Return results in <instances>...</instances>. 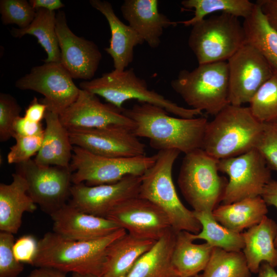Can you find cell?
Returning a JSON list of instances; mask_svg holds the SVG:
<instances>
[{"label": "cell", "instance_id": "40", "mask_svg": "<svg viewBox=\"0 0 277 277\" xmlns=\"http://www.w3.org/2000/svg\"><path fill=\"white\" fill-rule=\"evenodd\" d=\"M38 248V241L31 235L22 236L14 243L13 250L16 260L33 266Z\"/></svg>", "mask_w": 277, "mask_h": 277}, {"label": "cell", "instance_id": "17", "mask_svg": "<svg viewBox=\"0 0 277 277\" xmlns=\"http://www.w3.org/2000/svg\"><path fill=\"white\" fill-rule=\"evenodd\" d=\"M106 218L135 237L155 241L172 228L168 217L159 207L139 196L122 203Z\"/></svg>", "mask_w": 277, "mask_h": 277}, {"label": "cell", "instance_id": "19", "mask_svg": "<svg viewBox=\"0 0 277 277\" xmlns=\"http://www.w3.org/2000/svg\"><path fill=\"white\" fill-rule=\"evenodd\" d=\"M50 215L53 221V231L70 240H93L107 236L121 228L107 218L85 213L69 203Z\"/></svg>", "mask_w": 277, "mask_h": 277}, {"label": "cell", "instance_id": "36", "mask_svg": "<svg viewBox=\"0 0 277 277\" xmlns=\"http://www.w3.org/2000/svg\"><path fill=\"white\" fill-rule=\"evenodd\" d=\"M22 108L16 99L8 93H0V141L13 137V126Z\"/></svg>", "mask_w": 277, "mask_h": 277}, {"label": "cell", "instance_id": "11", "mask_svg": "<svg viewBox=\"0 0 277 277\" xmlns=\"http://www.w3.org/2000/svg\"><path fill=\"white\" fill-rule=\"evenodd\" d=\"M17 173L27 181L28 194L49 215L65 204L72 185L70 167L41 166L30 159L17 165Z\"/></svg>", "mask_w": 277, "mask_h": 277}, {"label": "cell", "instance_id": "44", "mask_svg": "<svg viewBox=\"0 0 277 277\" xmlns=\"http://www.w3.org/2000/svg\"><path fill=\"white\" fill-rule=\"evenodd\" d=\"M267 206H273L277 209V181L271 180L265 187L261 195ZM277 243V235L275 245Z\"/></svg>", "mask_w": 277, "mask_h": 277}, {"label": "cell", "instance_id": "4", "mask_svg": "<svg viewBox=\"0 0 277 277\" xmlns=\"http://www.w3.org/2000/svg\"><path fill=\"white\" fill-rule=\"evenodd\" d=\"M180 153L175 149L158 151L154 164L141 176L138 196L159 207L175 232L184 230L197 234L202 226L193 211L181 202L173 181V166Z\"/></svg>", "mask_w": 277, "mask_h": 277}, {"label": "cell", "instance_id": "33", "mask_svg": "<svg viewBox=\"0 0 277 277\" xmlns=\"http://www.w3.org/2000/svg\"><path fill=\"white\" fill-rule=\"evenodd\" d=\"M251 273L242 251L214 247L202 274L203 277H251Z\"/></svg>", "mask_w": 277, "mask_h": 277}, {"label": "cell", "instance_id": "10", "mask_svg": "<svg viewBox=\"0 0 277 277\" xmlns=\"http://www.w3.org/2000/svg\"><path fill=\"white\" fill-rule=\"evenodd\" d=\"M218 168L229 177L223 204L261 196L272 180L271 169L256 148L239 156L219 160Z\"/></svg>", "mask_w": 277, "mask_h": 277}, {"label": "cell", "instance_id": "41", "mask_svg": "<svg viewBox=\"0 0 277 277\" xmlns=\"http://www.w3.org/2000/svg\"><path fill=\"white\" fill-rule=\"evenodd\" d=\"M13 130V137L15 135L31 136L43 133L44 129L41 123L32 122L24 116H20L14 123Z\"/></svg>", "mask_w": 277, "mask_h": 277}, {"label": "cell", "instance_id": "24", "mask_svg": "<svg viewBox=\"0 0 277 277\" xmlns=\"http://www.w3.org/2000/svg\"><path fill=\"white\" fill-rule=\"evenodd\" d=\"M42 144L34 161L39 166L70 167L73 146L59 115L47 111Z\"/></svg>", "mask_w": 277, "mask_h": 277}, {"label": "cell", "instance_id": "27", "mask_svg": "<svg viewBox=\"0 0 277 277\" xmlns=\"http://www.w3.org/2000/svg\"><path fill=\"white\" fill-rule=\"evenodd\" d=\"M268 212L267 204L259 196L220 205L212 214L217 222L227 228L242 233L244 229L259 224Z\"/></svg>", "mask_w": 277, "mask_h": 277}, {"label": "cell", "instance_id": "42", "mask_svg": "<svg viewBox=\"0 0 277 277\" xmlns=\"http://www.w3.org/2000/svg\"><path fill=\"white\" fill-rule=\"evenodd\" d=\"M255 3L269 25L277 32V0H258Z\"/></svg>", "mask_w": 277, "mask_h": 277}, {"label": "cell", "instance_id": "46", "mask_svg": "<svg viewBox=\"0 0 277 277\" xmlns=\"http://www.w3.org/2000/svg\"><path fill=\"white\" fill-rule=\"evenodd\" d=\"M26 277H67L66 273L49 267H36Z\"/></svg>", "mask_w": 277, "mask_h": 277}, {"label": "cell", "instance_id": "18", "mask_svg": "<svg viewBox=\"0 0 277 277\" xmlns=\"http://www.w3.org/2000/svg\"><path fill=\"white\" fill-rule=\"evenodd\" d=\"M56 33L61 52V63L73 78L92 80L102 55L92 41L79 37L69 28L65 13L56 15Z\"/></svg>", "mask_w": 277, "mask_h": 277}, {"label": "cell", "instance_id": "47", "mask_svg": "<svg viewBox=\"0 0 277 277\" xmlns=\"http://www.w3.org/2000/svg\"><path fill=\"white\" fill-rule=\"evenodd\" d=\"M258 274V277H277L274 268L265 262L261 264Z\"/></svg>", "mask_w": 277, "mask_h": 277}, {"label": "cell", "instance_id": "30", "mask_svg": "<svg viewBox=\"0 0 277 277\" xmlns=\"http://www.w3.org/2000/svg\"><path fill=\"white\" fill-rule=\"evenodd\" d=\"M242 24L246 43L254 47L277 69V32L255 3L252 12Z\"/></svg>", "mask_w": 277, "mask_h": 277}, {"label": "cell", "instance_id": "25", "mask_svg": "<svg viewBox=\"0 0 277 277\" xmlns=\"http://www.w3.org/2000/svg\"><path fill=\"white\" fill-rule=\"evenodd\" d=\"M176 232L171 228L135 262L125 277H179L172 263Z\"/></svg>", "mask_w": 277, "mask_h": 277}, {"label": "cell", "instance_id": "2", "mask_svg": "<svg viewBox=\"0 0 277 277\" xmlns=\"http://www.w3.org/2000/svg\"><path fill=\"white\" fill-rule=\"evenodd\" d=\"M127 231L120 228L103 238L86 241L66 239L48 232L38 241L33 266L49 267L66 273L72 272L102 277L109 246Z\"/></svg>", "mask_w": 277, "mask_h": 277}, {"label": "cell", "instance_id": "7", "mask_svg": "<svg viewBox=\"0 0 277 277\" xmlns=\"http://www.w3.org/2000/svg\"><path fill=\"white\" fill-rule=\"evenodd\" d=\"M218 162L201 148L185 154L177 184L193 210L212 212L222 202L228 180L219 174Z\"/></svg>", "mask_w": 277, "mask_h": 277}, {"label": "cell", "instance_id": "6", "mask_svg": "<svg viewBox=\"0 0 277 277\" xmlns=\"http://www.w3.org/2000/svg\"><path fill=\"white\" fill-rule=\"evenodd\" d=\"M171 86L192 109L215 116L229 104L227 62L199 65L180 71Z\"/></svg>", "mask_w": 277, "mask_h": 277}, {"label": "cell", "instance_id": "9", "mask_svg": "<svg viewBox=\"0 0 277 277\" xmlns=\"http://www.w3.org/2000/svg\"><path fill=\"white\" fill-rule=\"evenodd\" d=\"M156 154L130 157L98 155L73 146L70 168L72 184L89 186L112 184L127 175L141 176L155 162Z\"/></svg>", "mask_w": 277, "mask_h": 277}, {"label": "cell", "instance_id": "38", "mask_svg": "<svg viewBox=\"0 0 277 277\" xmlns=\"http://www.w3.org/2000/svg\"><path fill=\"white\" fill-rule=\"evenodd\" d=\"M43 134L44 133L31 136H14L16 142L10 148L7 155L8 163L17 165L36 155L42 144Z\"/></svg>", "mask_w": 277, "mask_h": 277}, {"label": "cell", "instance_id": "1", "mask_svg": "<svg viewBox=\"0 0 277 277\" xmlns=\"http://www.w3.org/2000/svg\"><path fill=\"white\" fill-rule=\"evenodd\" d=\"M123 113L134 122L135 135L148 138L153 148L175 149L185 154L201 148L208 122L205 117H172L163 108L147 103L124 108Z\"/></svg>", "mask_w": 277, "mask_h": 277}, {"label": "cell", "instance_id": "31", "mask_svg": "<svg viewBox=\"0 0 277 277\" xmlns=\"http://www.w3.org/2000/svg\"><path fill=\"white\" fill-rule=\"evenodd\" d=\"M193 211L202 226L199 233H191L193 241L203 240L213 247L227 251L243 250L244 241L242 233L234 232L221 225L214 219L212 212Z\"/></svg>", "mask_w": 277, "mask_h": 277}, {"label": "cell", "instance_id": "39", "mask_svg": "<svg viewBox=\"0 0 277 277\" xmlns=\"http://www.w3.org/2000/svg\"><path fill=\"white\" fill-rule=\"evenodd\" d=\"M271 170L277 172V122L264 123L256 147Z\"/></svg>", "mask_w": 277, "mask_h": 277}, {"label": "cell", "instance_id": "32", "mask_svg": "<svg viewBox=\"0 0 277 277\" xmlns=\"http://www.w3.org/2000/svg\"><path fill=\"white\" fill-rule=\"evenodd\" d=\"M181 5L185 8L193 9L194 13L192 18L177 23L192 26L208 15L216 12L226 13L245 19L252 12L255 3L248 0H184Z\"/></svg>", "mask_w": 277, "mask_h": 277}, {"label": "cell", "instance_id": "16", "mask_svg": "<svg viewBox=\"0 0 277 277\" xmlns=\"http://www.w3.org/2000/svg\"><path fill=\"white\" fill-rule=\"evenodd\" d=\"M73 146L112 157H130L145 154V145L129 128L109 126L68 130Z\"/></svg>", "mask_w": 277, "mask_h": 277}, {"label": "cell", "instance_id": "23", "mask_svg": "<svg viewBox=\"0 0 277 277\" xmlns=\"http://www.w3.org/2000/svg\"><path fill=\"white\" fill-rule=\"evenodd\" d=\"M244 247L243 252L251 273H258L262 263L277 267V223L266 216L258 224L242 232Z\"/></svg>", "mask_w": 277, "mask_h": 277}, {"label": "cell", "instance_id": "15", "mask_svg": "<svg viewBox=\"0 0 277 277\" xmlns=\"http://www.w3.org/2000/svg\"><path fill=\"white\" fill-rule=\"evenodd\" d=\"M98 96L80 89L76 100L59 115L63 126L68 130L119 126L133 131L135 123L123 113L124 108L103 103Z\"/></svg>", "mask_w": 277, "mask_h": 277}, {"label": "cell", "instance_id": "8", "mask_svg": "<svg viewBox=\"0 0 277 277\" xmlns=\"http://www.w3.org/2000/svg\"><path fill=\"white\" fill-rule=\"evenodd\" d=\"M246 43L239 18L214 14L192 26L188 44L199 65L227 61Z\"/></svg>", "mask_w": 277, "mask_h": 277}, {"label": "cell", "instance_id": "35", "mask_svg": "<svg viewBox=\"0 0 277 277\" xmlns=\"http://www.w3.org/2000/svg\"><path fill=\"white\" fill-rule=\"evenodd\" d=\"M0 13L3 24H15L24 29L33 20L36 10L26 0H1Z\"/></svg>", "mask_w": 277, "mask_h": 277}, {"label": "cell", "instance_id": "37", "mask_svg": "<svg viewBox=\"0 0 277 277\" xmlns=\"http://www.w3.org/2000/svg\"><path fill=\"white\" fill-rule=\"evenodd\" d=\"M13 234L0 233V277H17L23 271L24 265L17 261L14 255L15 242Z\"/></svg>", "mask_w": 277, "mask_h": 277}, {"label": "cell", "instance_id": "22", "mask_svg": "<svg viewBox=\"0 0 277 277\" xmlns=\"http://www.w3.org/2000/svg\"><path fill=\"white\" fill-rule=\"evenodd\" d=\"M12 176L10 184H0V230L14 234L19 230L24 213L34 211L37 206L27 193L25 178L17 172Z\"/></svg>", "mask_w": 277, "mask_h": 277}, {"label": "cell", "instance_id": "43", "mask_svg": "<svg viewBox=\"0 0 277 277\" xmlns=\"http://www.w3.org/2000/svg\"><path fill=\"white\" fill-rule=\"evenodd\" d=\"M47 111L46 106L34 97L26 109L24 116L32 122L41 123Z\"/></svg>", "mask_w": 277, "mask_h": 277}, {"label": "cell", "instance_id": "14", "mask_svg": "<svg viewBox=\"0 0 277 277\" xmlns=\"http://www.w3.org/2000/svg\"><path fill=\"white\" fill-rule=\"evenodd\" d=\"M141 176L127 175L112 184L89 186L72 184L69 204L78 210L106 217L116 207L139 195Z\"/></svg>", "mask_w": 277, "mask_h": 277}, {"label": "cell", "instance_id": "13", "mask_svg": "<svg viewBox=\"0 0 277 277\" xmlns=\"http://www.w3.org/2000/svg\"><path fill=\"white\" fill-rule=\"evenodd\" d=\"M229 103H249L260 88L273 74L275 69L253 46L246 43L227 61Z\"/></svg>", "mask_w": 277, "mask_h": 277}, {"label": "cell", "instance_id": "45", "mask_svg": "<svg viewBox=\"0 0 277 277\" xmlns=\"http://www.w3.org/2000/svg\"><path fill=\"white\" fill-rule=\"evenodd\" d=\"M29 2L35 10L43 9L55 11L65 6L61 0H30Z\"/></svg>", "mask_w": 277, "mask_h": 277}, {"label": "cell", "instance_id": "12", "mask_svg": "<svg viewBox=\"0 0 277 277\" xmlns=\"http://www.w3.org/2000/svg\"><path fill=\"white\" fill-rule=\"evenodd\" d=\"M15 86L42 94L44 97L39 101L46 106L47 111L58 115L76 100L80 90L61 62L33 67L16 81Z\"/></svg>", "mask_w": 277, "mask_h": 277}, {"label": "cell", "instance_id": "3", "mask_svg": "<svg viewBox=\"0 0 277 277\" xmlns=\"http://www.w3.org/2000/svg\"><path fill=\"white\" fill-rule=\"evenodd\" d=\"M264 127L249 107L229 104L208 122L201 149L217 160L256 148Z\"/></svg>", "mask_w": 277, "mask_h": 277}, {"label": "cell", "instance_id": "48", "mask_svg": "<svg viewBox=\"0 0 277 277\" xmlns=\"http://www.w3.org/2000/svg\"><path fill=\"white\" fill-rule=\"evenodd\" d=\"M71 277H100L96 275H94L92 274H82L78 273H72V275Z\"/></svg>", "mask_w": 277, "mask_h": 277}, {"label": "cell", "instance_id": "29", "mask_svg": "<svg viewBox=\"0 0 277 277\" xmlns=\"http://www.w3.org/2000/svg\"><path fill=\"white\" fill-rule=\"evenodd\" d=\"M55 11L43 9L36 10L35 16L31 23L24 29L13 28L10 31L14 37L21 38L25 35L35 37L47 54L44 63L61 62V52L56 33Z\"/></svg>", "mask_w": 277, "mask_h": 277}, {"label": "cell", "instance_id": "5", "mask_svg": "<svg viewBox=\"0 0 277 277\" xmlns=\"http://www.w3.org/2000/svg\"><path fill=\"white\" fill-rule=\"evenodd\" d=\"M80 88L104 98L107 102L123 109L124 102L136 100L161 107L169 113L179 117L191 118L202 115L203 112L186 108L149 89L146 81L138 77L133 68L122 71L115 70L100 77L80 83Z\"/></svg>", "mask_w": 277, "mask_h": 277}, {"label": "cell", "instance_id": "49", "mask_svg": "<svg viewBox=\"0 0 277 277\" xmlns=\"http://www.w3.org/2000/svg\"><path fill=\"white\" fill-rule=\"evenodd\" d=\"M192 277H203V274H198L195 276H192Z\"/></svg>", "mask_w": 277, "mask_h": 277}, {"label": "cell", "instance_id": "50", "mask_svg": "<svg viewBox=\"0 0 277 277\" xmlns=\"http://www.w3.org/2000/svg\"><path fill=\"white\" fill-rule=\"evenodd\" d=\"M275 246L277 248V243L275 244Z\"/></svg>", "mask_w": 277, "mask_h": 277}, {"label": "cell", "instance_id": "34", "mask_svg": "<svg viewBox=\"0 0 277 277\" xmlns=\"http://www.w3.org/2000/svg\"><path fill=\"white\" fill-rule=\"evenodd\" d=\"M249 104L252 114L260 122H277V69L260 88Z\"/></svg>", "mask_w": 277, "mask_h": 277}, {"label": "cell", "instance_id": "28", "mask_svg": "<svg viewBox=\"0 0 277 277\" xmlns=\"http://www.w3.org/2000/svg\"><path fill=\"white\" fill-rule=\"evenodd\" d=\"M191 233L176 232L172 255L173 267L179 277H192L204 271L214 247L207 243H193Z\"/></svg>", "mask_w": 277, "mask_h": 277}, {"label": "cell", "instance_id": "26", "mask_svg": "<svg viewBox=\"0 0 277 277\" xmlns=\"http://www.w3.org/2000/svg\"><path fill=\"white\" fill-rule=\"evenodd\" d=\"M155 242L135 237L127 232L117 239L107 250L102 277H125L137 260Z\"/></svg>", "mask_w": 277, "mask_h": 277}, {"label": "cell", "instance_id": "21", "mask_svg": "<svg viewBox=\"0 0 277 277\" xmlns=\"http://www.w3.org/2000/svg\"><path fill=\"white\" fill-rule=\"evenodd\" d=\"M159 3L157 0H125L121 7L129 25L152 48L160 45L164 29L177 24L159 12Z\"/></svg>", "mask_w": 277, "mask_h": 277}, {"label": "cell", "instance_id": "20", "mask_svg": "<svg viewBox=\"0 0 277 277\" xmlns=\"http://www.w3.org/2000/svg\"><path fill=\"white\" fill-rule=\"evenodd\" d=\"M89 3L105 17L109 24L111 38L109 47L105 50L112 58L114 70H125L133 60L134 47L143 44L144 40L131 26L120 19L109 2L90 0Z\"/></svg>", "mask_w": 277, "mask_h": 277}]
</instances>
